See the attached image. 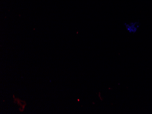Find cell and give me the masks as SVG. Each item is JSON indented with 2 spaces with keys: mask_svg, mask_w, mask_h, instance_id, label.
Here are the masks:
<instances>
[{
  "mask_svg": "<svg viewBox=\"0 0 152 114\" xmlns=\"http://www.w3.org/2000/svg\"><path fill=\"white\" fill-rule=\"evenodd\" d=\"M124 25L127 32L133 34L137 32L140 27V23L137 22L125 23L124 24Z\"/></svg>",
  "mask_w": 152,
  "mask_h": 114,
  "instance_id": "cell-1",
  "label": "cell"
}]
</instances>
